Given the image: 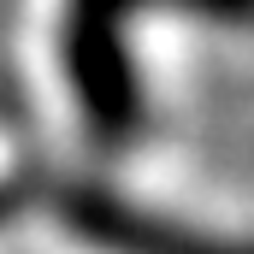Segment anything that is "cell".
I'll return each mask as SVG.
<instances>
[{
	"label": "cell",
	"instance_id": "7a4b0ae2",
	"mask_svg": "<svg viewBox=\"0 0 254 254\" xmlns=\"http://www.w3.org/2000/svg\"><path fill=\"white\" fill-rule=\"evenodd\" d=\"M54 219L101 254H254V237H225L190 219H172L107 184H65L54 195Z\"/></svg>",
	"mask_w": 254,
	"mask_h": 254
},
{
	"label": "cell",
	"instance_id": "3957f363",
	"mask_svg": "<svg viewBox=\"0 0 254 254\" xmlns=\"http://www.w3.org/2000/svg\"><path fill=\"white\" fill-rule=\"evenodd\" d=\"M172 12L201 18V24H225V30H254V0H166Z\"/></svg>",
	"mask_w": 254,
	"mask_h": 254
},
{
	"label": "cell",
	"instance_id": "6da1fadb",
	"mask_svg": "<svg viewBox=\"0 0 254 254\" xmlns=\"http://www.w3.org/2000/svg\"><path fill=\"white\" fill-rule=\"evenodd\" d=\"M148 0H65V83L83 107V125L95 142H130L142 130V77H136V48L130 24Z\"/></svg>",
	"mask_w": 254,
	"mask_h": 254
}]
</instances>
